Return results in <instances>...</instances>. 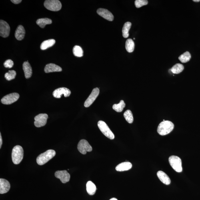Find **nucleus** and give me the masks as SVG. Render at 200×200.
<instances>
[{"label": "nucleus", "mask_w": 200, "mask_h": 200, "mask_svg": "<svg viewBox=\"0 0 200 200\" xmlns=\"http://www.w3.org/2000/svg\"><path fill=\"white\" fill-rule=\"evenodd\" d=\"M174 128L173 123L171 121H165L161 122L158 127L157 132L159 135L164 136L168 134Z\"/></svg>", "instance_id": "1"}, {"label": "nucleus", "mask_w": 200, "mask_h": 200, "mask_svg": "<svg viewBox=\"0 0 200 200\" xmlns=\"http://www.w3.org/2000/svg\"><path fill=\"white\" fill-rule=\"evenodd\" d=\"M56 155L54 150L50 149L40 154L37 158V163L39 165H42L52 158Z\"/></svg>", "instance_id": "2"}, {"label": "nucleus", "mask_w": 200, "mask_h": 200, "mask_svg": "<svg viewBox=\"0 0 200 200\" xmlns=\"http://www.w3.org/2000/svg\"><path fill=\"white\" fill-rule=\"evenodd\" d=\"M23 150L21 146L17 145L13 148L12 153L13 162L16 165L19 164L23 159Z\"/></svg>", "instance_id": "3"}, {"label": "nucleus", "mask_w": 200, "mask_h": 200, "mask_svg": "<svg viewBox=\"0 0 200 200\" xmlns=\"http://www.w3.org/2000/svg\"><path fill=\"white\" fill-rule=\"evenodd\" d=\"M44 5L47 9L52 11H58L62 8V4L58 0H47Z\"/></svg>", "instance_id": "4"}, {"label": "nucleus", "mask_w": 200, "mask_h": 200, "mask_svg": "<svg viewBox=\"0 0 200 200\" xmlns=\"http://www.w3.org/2000/svg\"><path fill=\"white\" fill-rule=\"evenodd\" d=\"M98 125L100 131L106 137L110 139H113L115 138L114 135L104 122L99 121L98 122Z\"/></svg>", "instance_id": "5"}, {"label": "nucleus", "mask_w": 200, "mask_h": 200, "mask_svg": "<svg viewBox=\"0 0 200 200\" xmlns=\"http://www.w3.org/2000/svg\"><path fill=\"white\" fill-rule=\"evenodd\" d=\"M169 161L171 167L176 172H181L182 171V161L180 158L176 156H171L169 158Z\"/></svg>", "instance_id": "6"}, {"label": "nucleus", "mask_w": 200, "mask_h": 200, "mask_svg": "<svg viewBox=\"0 0 200 200\" xmlns=\"http://www.w3.org/2000/svg\"><path fill=\"white\" fill-rule=\"evenodd\" d=\"M78 149L80 153L83 155L86 154L87 152L92 151V148L87 140L82 139L78 144Z\"/></svg>", "instance_id": "7"}, {"label": "nucleus", "mask_w": 200, "mask_h": 200, "mask_svg": "<svg viewBox=\"0 0 200 200\" xmlns=\"http://www.w3.org/2000/svg\"><path fill=\"white\" fill-rule=\"evenodd\" d=\"M19 98L18 93H13L4 97L1 99V102L5 105H10L17 101Z\"/></svg>", "instance_id": "8"}, {"label": "nucleus", "mask_w": 200, "mask_h": 200, "mask_svg": "<svg viewBox=\"0 0 200 200\" xmlns=\"http://www.w3.org/2000/svg\"><path fill=\"white\" fill-rule=\"evenodd\" d=\"M48 117L46 113L39 114L35 117L34 125L36 127L40 128L43 127L47 123V120Z\"/></svg>", "instance_id": "9"}, {"label": "nucleus", "mask_w": 200, "mask_h": 200, "mask_svg": "<svg viewBox=\"0 0 200 200\" xmlns=\"http://www.w3.org/2000/svg\"><path fill=\"white\" fill-rule=\"evenodd\" d=\"M99 93V89L98 88H96L94 89L91 94L85 102V107L88 108L90 107L97 99Z\"/></svg>", "instance_id": "10"}, {"label": "nucleus", "mask_w": 200, "mask_h": 200, "mask_svg": "<svg viewBox=\"0 0 200 200\" xmlns=\"http://www.w3.org/2000/svg\"><path fill=\"white\" fill-rule=\"evenodd\" d=\"M10 27L8 24L3 20L0 21V35L3 38H7L9 35Z\"/></svg>", "instance_id": "11"}, {"label": "nucleus", "mask_w": 200, "mask_h": 200, "mask_svg": "<svg viewBox=\"0 0 200 200\" xmlns=\"http://www.w3.org/2000/svg\"><path fill=\"white\" fill-rule=\"evenodd\" d=\"M71 94V91L69 89L62 87L55 90L53 92V95L57 98H60L62 95H64L65 97H69Z\"/></svg>", "instance_id": "12"}, {"label": "nucleus", "mask_w": 200, "mask_h": 200, "mask_svg": "<svg viewBox=\"0 0 200 200\" xmlns=\"http://www.w3.org/2000/svg\"><path fill=\"white\" fill-rule=\"evenodd\" d=\"M55 175V177L61 180L62 183H65L68 182L70 179V175L67 171H57Z\"/></svg>", "instance_id": "13"}, {"label": "nucleus", "mask_w": 200, "mask_h": 200, "mask_svg": "<svg viewBox=\"0 0 200 200\" xmlns=\"http://www.w3.org/2000/svg\"><path fill=\"white\" fill-rule=\"evenodd\" d=\"M97 12L99 15L104 18L110 21H113L114 16L108 10L103 8H100L97 10Z\"/></svg>", "instance_id": "14"}, {"label": "nucleus", "mask_w": 200, "mask_h": 200, "mask_svg": "<svg viewBox=\"0 0 200 200\" xmlns=\"http://www.w3.org/2000/svg\"><path fill=\"white\" fill-rule=\"evenodd\" d=\"M10 188L11 185L9 181L5 179H0V193L4 194L8 192Z\"/></svg>", "instance_id": "15"}, {"label": "nucleus", "mask_w": 200, "mask_h": 200, "mask_svg": "<svg viewBox=\"0 0 200 200\" xmlns=\"http://www.w3.org/2000/svg\"><path fill=\"white\" fill-rule=\"evenodd\" d=\"M44 71L46 73L53 72H61L62 69L61 67L54 63H49L46 65Z\"/></svg>", "instance_id": "16"}, {"label": "nucleus", "mask_w": 200, "mask_h": 200, "mask_svg": "<svg viewBox=\"0 0 200 200\" xmlns=\"http://www.w3.org/2000/svg\"><path fill=\"white\" fill-rule=\"evenodd\" d=\"M25 34V31L23 26L20 25L16 30L15 37L19 41H21L24 38Z\"/></svg>", "instance_id": "17"}, {"label": "nucleus", "mask_w": 200, "mask_h": 200, "mask_svg": "<svg viewBox=\"0 0 200 200\" xmlns=\"http://www.w3.org/2000/svg\"><path fill=\"white\" fill-rule=\"evenodd\" d=\"M157 175L158 178L165 185H169L171 183V180L167 174L162 171H159Z\"/></svg>", "instance_id": "18"}, {"label": "nucleus", "mask_w": 200, "mask_h": 200, "mask_svg": "<svg viewBox=\"0 0 200 200\" xmlns=\"http://www.w3.org/2000/svg\"><path fill=\"white\" fill-rule=\"evenodd\" d=\"M23 69L26 78L29 79L31 77L32 71L31 65L28 62H25L23 64Z\"/></svg>", "instance_id": "19"}, {"label": "nucleus", "mask_w": 200, "mask_h": 200, "mask_svg": "<svg viewBox=\"0 0 200 200\" xmlns=\"http://www.w3.org/2000/svg\"><path fill=\"white\" fill-rule=\"evenodd\" d=\"M132 166L131 163L129 162H124L118 165L116 167V170L120 172L128 171L131 168Z\"/></svg>", "instance_id": "20"}, {"label": "nucleus", "mask_w": 200, "mask_h": 200, "mask_svg": "<svg viewBox=\"0 0 200 200\" xmlns=\"http://www.w3.org/2000/svg\"><path fill=\"white\" fill-rule=\"evenodd\" d=\"M55 40L53 39L46 40L42 43L41 45V49L42 50L47 49L50 47H52L55 44Z\"/></svg>", "instance_id": "21"}, {"label": "nucleus", "mask_w": 200, "mask_h": 200, "mask_svg": "<svg viewBox=\"0 0 200 200\" xmlns=\"http://www.w3.org/2000/svg\"><path fill=\"white\" fill-rule=\"evenodd\" d=\"M87 190L89 195H94L97 190L95 184L91 181L88 182L87 184Z\"/></svg>", "instance_id": "22"}, {"label": "nucleus", "mask_w": 200, "mask_h": 200, "mask_svg": "<svg viewBox=\"0 0 200 200\" xmlns=\"http://www.w3.org/2000/svg\"><path fill=\"white\" fill-rule=\"evenodd\" d=\"M52 23V20L48 18L39 19L37 21V24L42 28H44L46 25L51 24Z\"/></svg>", "instance_id": "23"}, {"label": "nucleus", "mask_w": 200, "mask_h": 200, "mask_svg": "<svg viewBox=\"0 0 200 200\" xmlns=\"http://www.w3.org/2000/svg\"><path fill=\"white\" fill-rule=\"evenodd\" d=\"M126 49L129 53L132 52L135 48V43L133 40L129 39L127 40L125 44Z\"/></svg>", "instance_id": "24"}, {"label": "nucleus", "mask_w": 200, "mask_h": 200, "mask_svg": "<svg viewBox=\"0 0 200 200\" xmlns=\"http://www.w3.org/2000/svg\"><path fill=\"white\" fill-rule=\"evenodd\" d=\"M184 69L183 65L180 63H177L174 65L171 69L172 73L174 74H179L183 71Z\"/></svg>", "instance_id": "25"}, {"label": "nucleus", "mask_w": 200, "mask_h": 200, "mask_svg": "<svg viewBox=\"0 0 200 200\" xmlns=\"http://www.w3.org/2000/svg\"><path fill=\"white\" fill-rule=\"evenodd\" d=\"M132 24L130 22H127L124 25L122 29V35L123 37L127 38L129 37V31L131 27Z\"/></svg>", "instance_id": "26"}, {"label": "nucleus", "mask_w": 200, "mask_h": 200, "mask_svg": "<svg viewBox=\"0 0 200 200\" xmlns=\"http://www.w3.org/2000/svg\"><path fill=\"white\" fill-rule=\"evenodd\" d=\"M191 57V54L189 52H186L179 57V59L182 63H185L189 62Z\"/></svg>", "instance_id": "27"}, {"label": "nucleus", "mask_w": 200, "mask_h": 200, "mask_svg": "<svg viewBox=\"0 0 200 200\" xmlns=\"http://www.w3.org/2000/svg\"><path fill=\"white\" fill-rule=\"evenodd\" d=\"M125 103L123 100H121L117 104H114L113 106V109L118 112H121L123 111L124 108L125 107Z\"/></svg>", "instance_id": "28"}, {"label": "nucleus", "mask_w": 200, "mask_h": 200, "mask_svg": "<svg viewBox=\"0 0 200 200\" xmlns=\"http://www.w3.org/2000/svg\"><path fill=\"white\" fill-rule=\"evenodd\" d=\"M73 52L74 55L76 57H83V52L80 46L76 45L73 48Z\"/></svg>", "instance_id": "29"}, {"label": "nucleus", "mask_w": 200, "mask_h": 200, "mask_svg": "<svg viewBox=\"0 0 200 200\" xmlns=\"http://www.w3.org/2000/svg\"><path fill=\"white\" fill-rule=\"evenodd\" d=\"M124 117L126 121L129 123H132L133 121V118L132 112L129 110H127L124 113Z\"/></svg>", "instance_id": "30"}, {"label": "nucleus", "mask_w": 200, "mask_h": 200, "mask_svg": "<svg viewBox=\"0 0 200 200\" xmlns=\"http://www.w3.org/2000/svg\"><path fill=\"white\" fill-rule=\"evenodd\" d=\"M17 73L14 70L9 71L7 73H6L5 75V77L7 81H10L15 78Z\"/></svg>", "instance_id": "31"}, {"label": "nucleus", "mask_w": 200, "mask_h": 200, "mask_svg": "<svg viewBox=\"0 0 200 200\" xmlns=\"http://www.w3.org/2000/svg\"><path fill=\"white\" fill-rule=\"evenodd\" d=\"M148 3L147 0H136L135 5L137 8H140L143 6L147 5Z\"/></svg>", "instance_id": "32"}, {"label": "nucleus", "mask_w": 200, "mask_h": 200, "mask_svg": "<svg viewBox=\"0 0 200 200\" xmlns=\"http://www.w3.org/2000/svg\"><path fill=\"white\" fill-rule=\"evenodd\" d=\"M14 65L13 62L11 59H8L4 63V66L6 68H11Z\"/></svg>", "instance_id": "33"}, {"label": "nucleus", "mask_w": 200, "mask_h": 200, "mask_svg": "<svg viewBox=\"0 0 200 200\" xmlns=\"http://www.w3.org/2000/svg\"><path fill=\"white\" fill-rule=\"evenodd\" d=\"M11 1L15 4H18L21 3L22 1L21 0H11Z\"/></svg>", "instance_id": "34"}, {"label": "nucleus", "mask_w": 200, "mask_h": 200, "mask_svg": "<svg viewBox=\"0 0 200 200\" xmlns=\"http://www.w3.org/2000/svg\"><path fill=\"white\" fill-rule=\"evenodd\" d=\"M2 144V139L1 133H0V148H1Z\"/></svg>", "instance_id": "35"}, {"label": "nucleus", "mask_w": 200, "mask_h": 200, "mask_svg": "<svg viewBox=\"0 0 200 200\" xmlns=\"http://www.w3.org/2000/svg\"><path fill=\"white\" fill-rule=\"evenodd\" d=\"M193 1L195 2H199L200 1V0H193Z\"/></svg>", "instance_id": "36"}, {"label": "nucleus", "mask_w": 200, "mask_h": 200, "mask_svg": "<svg viewBox=\"0 0 200 200\" xmlns=\"http://www.w3.org/2000/svg\"><path fill=\"white\" fill-rule=\"evenodd\" d=\"M110 200H118V199L115 198H112Z\"/></svg>", "instance_id": "37"}]
</instances>
